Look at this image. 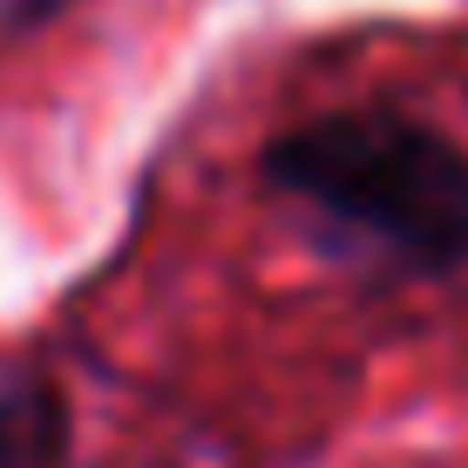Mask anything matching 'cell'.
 I'll return each instance as SVG.
<instances>
[{
    "instance_id": "cell-1",
    "label": "cell",
    "mask_w": 468,
    "mask_h": 468,
    "mask_svg": "<svg viewBox=\"0 0 468 468\" xmlns=\"http://www.w3.org/2000/svg\"><path fill=\"white\" fill-rule=\"evenodd\" d=\"M258 184L380 271L468 265V150L408 109H326L258 150Z\"/></svg>"
},
{
    "instance_id": "cell-2",
    "label": "cell",
    "mask_w": 468,
    "mask_h": 468,
    "mask_svg": "<svg viewBox=\"0 0 468 468\" xmlns=\"http://www.w3.org/2000/svg\"><path fill=\"white\" fill-rule=\"evenodd\" d=\"M0 468H75V408L27 353H0Z\"/></svg>"
},
{
    "instance_id": "cell-3",
    "label": "cell",
    "mask_w": 468,
    "mask_h": 468,
    "mask_svg": "<svg viewBox=\"0 0 468 468\" xmlns=\"http://www.w3.org/2000/svg\"><path fill=\"white\" fill-rule=\"evenodd\" d=\"M75 7H82V0H0V48L41 35V27H55V21H69Z\"/></svg>"
}]
</instances>
